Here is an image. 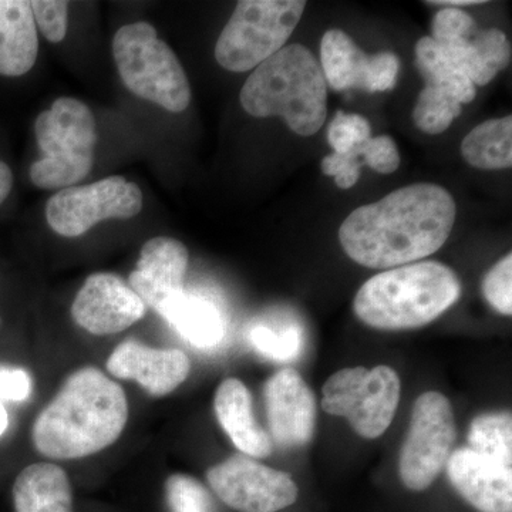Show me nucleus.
I'll return each instance as SVG.
<instances>
[{
    "label": "nucleus",
    "mask_w": 512,
    "mask_h": 512,
    "mask_svg": "<svg viewBox=\"0 0 512 512\" xmlns=\"http://www.w3.org/2000/svg\"><path fill=\"white\" fill-rule=\"evenodd\" d=\"M252 348L274 362H292L301 356L303 348L302 328L299 325H285L272 328L265 323H256L248 330Z\"/></svg>",
    "instance_id": "nucleus-26"
},
{
    "label": "nucleus",
    "mask_w": 512,
    "mask_h": 512,
    "mask_svg": "<svg viewBox=\"0 0 512 512\" xmlns=\"http://www.w3.org/2000/svg\"><path fill=\"white\" fill-rule=\"evenodd\" d=\"M456 436L450 400L440 392L421 394L414 403L409 433L400 451L399 473L404 487L427 490L446 467Z\"/></svg>",
    "instance_id": "nucleus-9"
},
{
    "label": "nucleus",
    "mask_w": 512,
    "mask_h": 512,
    "mask_svg": "<svg viewBox=\"0 0 512 512\" xmlns=\"http://www.w3.org/2000/svg\"><path fill=\"white\" fill-rule=\"evenodd\" d=\"M303 0H241L215 46V59L228 72L256 69L284 49L301 22Z\"/></svg>",
    "instance_id": "nucleus-7"
},
{
    "label": "nucleus",
    "mask_w": 512,
    "mask_h": 512,
    "mask_svg": "<svg viewBox=\"0 0 512 512\" xmlns=\"http://www.w3.org/2000/svg\"><path fill=\"white\" fill-rule=\"evenodd\" d=\"M369 138H372V127L359 114L338 111L329 124L328 141L335 153H348L353 148L362 146Z\"/></svg>",
    "instance_id": "nucleus-29"
},
{
    "label": "nucleus",
    "mask_w": 512,
    "mask_h": 512,
    "mask_svg": "<svg viewBox=\"0 0 512 512\" xmlns=\"http://www.w3.org/2000/svg\"><path fill=\"white\" fill-rule=\"evenodd\" d=\"M215 495L238 512H276L296 503L299 488L289 474L252 458L232 456L207 473Z\"/></svg>",
    "instance_id": "nucleus-11"
},
{
    "label": "nucleus",
    "mask_w": 512,
    "mask_h": 512,
    "mask_svg": "<svg viewBox=\"0 0 512 512\" xmlns=\"http://www.w3.org/2000/svg\"><path fill=\"white\" fill-rule=\"evenodd\" d=\"M239 100L249 116L284 117L293 133L309 137L325 124L328 84L311 50L291 45L256 67Z\"/></svg>",
    "instance_id": "nucleus-4"
},
{
    "label": "nucleus",
    "mask_w": 512,
    "mask_h": 512,
    "mask_svg": "<svg viewBox=\"0 0 512 512\" xmlns=\"http://www.w3.org/2000/svg\"><path fill=\"white\" fill-rule=\"evenodd\" d=\"M359 147L353 148L348 153L329 154L322 160V173L335 177L336 185L342 190L352 188L359 181L360 167H362V164L357 161L360 157Z\"/></svg>",
    "instance_id": "nucleus-35"
},
{
    "label": "nucleus",
    "mask_w": 512,
    "mask_h": 512,
    "mask_svg": "<svg viewBox=\"0 0 512 512\" xmlns=\"http://www.w3.org/2000/svg\"><path fill=\"white\" fill-rule=\"evenodd\" d=\"M483 293L487 302L501 315L512 313V255H505L488 271L483 281Z\"/></svg>",
    "instance_id": "nucleus-31"
},
{
    "label": "nucleus",
    "mask_w": 512,
    "mask_h": 512,
    "mask_svg": "<svg viewBox=\"0 0 512 512\" xmlns=\"http://www.w3.org/2000/svg\"><path fill=\"white\" fill-rule=\"evenodd\" d=\"M456 215V202L440 185H409L353 211L339 229V241L359 265L399 268L436 254Z\"/></svg>",
    "instance_id": "nucleus-1"
},
{
    "label": "nucleus",
    "mask_w": 512,
    "mask_h": 512,
    "mask_svg": "<svg viewBox=\"0 0 512 512\" xmlns=\"http://www.w3.org/2000/svg\"><path fill=\"white\" fill-rule=\"evenodd\" d=\"M456 272L427 261L387 269L356 293L353 308L365 325L379 330H410L429 325L460 299Z\"/></svg>",
    "instance_id": "nucleus-3"
},
{
    "label": "nucleus",
    "mask_w": 512,
    "mask_h": 512,
    "mask_svg": "<svg viewBox=\"0 0 512 512\" xmlns=\"http://www.w3.org/2000/svg\"><path fill=\"white\" fill-rule=\"evenodd\" d=\"M461 104L434 87L426 86L421 90L413 110L416 127L423 133H444L461 114Z\"/></svg>",
    "instance_id": "nucleus-27"
},
{
    "label": "nucleus",
    "mask_w": 512,
    "mask_h": 512,
    "mask_svg": "<svg viewBox=\"0 0 512 512\" xmlns=\"http://www.w3.org/2000/svg\"><path fill=\"white\" fill-rule=\"evenodd\" d=\"M39 39L30 2L0 0V74L23 76L35 66Z\"/></svg>",
    "instance_id": "nucleus-18"
},
{
    "label": "nucleus",
    "mask_w": 512,
    "mask_h": 512,
    "mask_svg": "<svg viewBox=\"0 0 512 512\" xmlns=\"http://www.w3.org/2000/svg\"><path fill=\"white\" fill-rule=\"evenodd\" d=\"M146 315V305L119 275L99 272L86 279L72 305V318L96 336L123 332Z\"/></svg>",
    "instance_id": "nucleus-12"
},
{
    "label": "nucleus",
    "mask_w": 512,
    "mask_h": 512,
    "mask_svg": "<svg viewBox=\"0 0 512 512\" xmlns=\"http://www.w3.org/2000/svg\"><path fill=\"white\" fill-rule=\"evenodd\" d=\"M13 174L10 168L5 163L0 161V204L8 198L10 191H12Z\"/></svg>",
    "instance_id": "nucleus-37"
},
{
    "label": "nucleus",
    "mask_w": 512,
    "mask_h": 512,
    "mask_svg": "<svg viewBox=\"0 0 512 512\" xmlns=\"http://www.w3.org/2000/svg\"><path fill=\"white\" fill-rule=\"evenodd\" d=\"M416 66L426 80V86L440 90L458 103H470L476 97L473 82L444 55L431 37H421L417 42Z\"/></svg>",
    "instance_id": "nucleus-24"
},
{
    "label": "nucleus",
    "mask_w": 512,
    "mask_h": 512,
    "mask_svg": "<svg viewBox=\"0 0 512 512\" xmlns=\"http://www.w3.org/2000/svg\"><path fill=\"white\" fill-rule=\"evenodd\" d=\"M264 397L272 443L296 448L312 440L316 427L315 396L298 372H276L265 384Z\"/></svg>",
    "instance_id": "nucleus-14"
},
{
    "label": "nucleus",
    "mask_w": 512,
    "mask_h": 512,
    "mask_svg": "<svg viewBox=\"0 0 512 512\" xmlns=\"http://www.w3.org/2000/svg\"><path fill=\"white\" fill-rule=\"evenodd\" d=\"M188 249L170 237L151 238L141 249L136 269L128 276V285L144 305L165 318L185 293Z\"/></svg>",
    "instance_id": "nucleus-13"
},
{
    "label": "nucleus",
    "mask_w": 512,
    "mask_h": 512,
    "mask_svg": "<svg viewBox=\"0 0 512 512\" xmlns=\"http://www.w3.org/2000/svg\"><path fill=\"white\" fill-rule=\"evenodd\" d=\"M447 476L458 494L480 512H512V467L464 447L448 458Z\"/></svg>",
    "instance_id": "nucleus-15"
},
{
    "label": "nucleus",
    "mask_w": 512,
    "mask_h": 512,
    "mask_svg": "<svg viewBox=\"0 0 512 512\" xmlns=\"http://www.w3.org/2000/svg\"><path fill=\"white\" fill-rule=\"evenodd\" d=\"M107 370L123 380H136L151 396H167L190 375L191 362L178 349L148 348L136 340H126L114 349Z\"/></svg>",
    "instance_id": "nucleus-16"
},
{
    "label": "nucleus",
    "mask_w": 512,
    "mask_h": 512,
    "mask_svg": "<svg viewBox=\"0 0 512 512\" xmlns=\"http://www.w3.org/2000/svg\"><path fill=\"white\" fill-rule=\"evenodd\" d=\"M400 394L402 382L392 367H348L326 380L322 407L348 419L363 439L375 440L392 424Z\"/></svg>",
    "instance_id": "nucleus-8"
},
{
    "label": "nucleus",
    "mask_w": 512,
    "mask_h": 512,
    "mask_svg": "<svg viewBox=\"0 0 512 512\" xmlns=\"http://www.w3.org/2000/svg\"><path fill=\"white\" fill-rule=\"evenodd\" d=\"M440 49L476 87L490 83L511 62V45L500 29H477L463 42Z\"/></svg>",
    "instance_id": "nucleus-20"
},
{
    "label": "nucleus",
    "mask_w": 512,
    "mask_h": 512,
    "mask_svg": "<svg viewBox=\"0 0 512 512\" xmlns=\"http://www.w3.org/2000/svg\"><path fill=\"white\" fill-rule=\"evenodd\" d=\"M477 29L476 20L464 10L444 8L434 16L431 23V39L441 47L450 46L467 39L476 33Z\"/></svg>",
    "instance_id": "nucleus-30"
},
{
    "label": "nucleus",
    "mask_w": 512,
    "mask_h": 512,
    "mask_svg": "<svg viewBox=\"0 0 512 512\" xmlns=\"http://www.w3.org/2000/svg\"><path fill=\"white\" fill-rule=\"evenodd\" d=\"M320 60L326 84L333 90H363L369 56L348 33L340 29L328 30L320 43Z\"/></svg>",
    "instance_id": "nucleus-21"
},
{
    "label": "nucleus",
    "mask_w": 512,
    "mask_h": 512,
    "mask_svg": "<svg viewBox=\"0 0 512 512\" xmlns=\"http://www.w3.org/2000/svg\"><path fill=\"white\" fill-rule=\"evenodd\" d=\"M33 18L49 42H62L69 23V2L63 0H35L30 2Z\"/></svg>",
    "instance_id": "nucleus-32"
},
{
    "label": "nucleus",
    "mask_w": 512,
    "mask_h": 512,
    "mask_svg": "<svg viewBox=\"0 0 512 512\" xmlns=\"http://www.w3.org/2000/svg\"><path fill=\"white\" fill-rule=\"evenodd\" d=\"M471 450L512 467L511 412H493L477 416L468 430Z\"/></svg>",
    "instance_id": "nucleus-25"
},
{
    "label": "nucleus",
    "mask_w": 512,
    "mask_h": 512,
    "mask_svg": "<svg viewBox=\"0 0 512 512\" xmlns=\"http://www.w3.org/2000/svg\"><path fill=\"white\" fill-rule=\"evenodd\" d=\"M113 55L121 80L131 93L170 113H183L191 103V87L180 60L157 30L136 22L117 30Z\"/></svg>",
    "instance_id": "nucleus-6"
},
{
    "label": "nucleus",
    "mask_w": 512,
    "mask_h": 512,
    "mask_svg": "<svg viewBox=\"0 0 512 512\" xmlns=\"http://www.w3.org/2000/svg\"><path fill=\"white\" fill-rule=\"evenodd\" d=\"M165 320L195 348H217L225 336V320L218 306L202 296H181Z\"/></svg>",
    "instance_id": "nucleus-22"
},
{
    "label": "nucleus",
    "mask_w": 512,
    "mask_h": 512,
    "mask_svg": "<svg viewBox=\"0 0 512 512\" xmlns=\"http://www.w3.org/2000/svg\"><path fill=\"white\" fill-rule=\"evenodd\" d=\"M128 420L126 393L96 367L74 372L36 417L32 439L42 456L74 460L116 443Z\"/></svg>",
    "instance_id": "nucleus-2"
},
{
    "label": "nucleus",
    "mask_w": 512,
    "mask_h": 512,
    "mask_svg": "<svg viewBox=\"0 0 512 512\" xmlns=\"http://www.w3.org/2000/svg\"><path fill=\"white\" fill-rule=\"evenodd\" d=\"M16 512H74L69 477L52 463L28 466L13 484Z\"/></svg>",
    "instance_id": "nucleus-19"
},
{
    "label": "nucleus",
    "mask_w": 512,
    "mask_h": 512,
    "mask_svg": "<svg viewBox=\"0 0 512 512\" xmlns=\"http://www.w3.org/2000/svg\"><path fill=\"white\" fill-rule=\"evenodd\" d=\"M36 138L45 154L30 167V180L42 190L69 188L92 171L96 120L83 101L60 97L37 117Z\"/></svg>",
    "instance_id": "nucleus-5"
},
{
    "label": "nucleus",
    "mask_w": 512,
    "mask_h": 512,
    "mask_svg": "<svg viewBox=\"0 0 512 512\" xmlns=\"http://www.w3.org/2000/svg\"><path fill=\"white\" fill-rule=\"evenodd\" d=\"M429 5H436V6H447V8H456L458 9V6H474V5H481V3H484V0H436V2H427Z\"/></svg>",
    "instance_id": "nucleus-38"
},
{
    "label": "nucleus",
    "mask_w": 512,
    "mask_h": 512,
    "mask_svg": "<svg viewBox=\"0 0 512 512\" xmlns=\"http://www.w3.org/2000/svg\"><path fill=\"white\" fill-rule=\"evenodd\" d=\"M143 208V192L121 175L97 183L63 188L46 204L49 227L64 238L86 234L106 220H128Z\"/></svg>",
    "instance_id": "nucleus-10"
},
{
    "label": "nucleus",
    "mask_w": 512,
    "mask_h": 512,
    "mask_svg": "<svg viewBox=\"0 0 512 512\" xmlns=\"http://www.w3.org/2000/svg\"><path fill=\"white\" fill-rule=\"evenodd\" d=\"M468 164L480 170H504L512 165V117L484 121L461 144Z\"/></svg>",
    "instance_id": "nucleus-23"
},
{
    "label": "nucleus",
    "mask_w": 512,
    "mask_h": 512,
    "mask_svg": "<svg viewBox=\"0 0 512 512\" xmlns=\"http://www.w3.org/2000/svg\"><path fill=\"white\" fill-rule=\"evenodd\" d=\"M359 154L372 170L380 174H392L402 163L396 143L389 136L369 138L359 147Z\"/></svg>",
    "instance_id": "nucleus-33"
},
{
    "label": "nucleus",
    "mask_w": 512,
    "mask_h": 512,
    "mask_svg": "<svg viewBox=\"0 0 512 512\" xmlns=\"http://www.w3.org/2000/svg\"><path fill=\"white\" fill-rule=\"evenodd\" d=\"M399 70V57L392 52L376 53V55L369 56L363 90L369 93L392 90L396 86Z\"/></svg>",
    "instance_id": "nucleus-34"
},
{
    "label": "nucleus",
    "mask_w": 512,
    "mask_h": 512,
    "mask_svg": "<svg viewBox=\"0 0 512 512\" xmlns=\"http://www.w3.org/2000/svg\"><path fill=\"white\" fill-rule=\"evenodd\" d=\"M32 392V379L25 369L0 366V400L23 402Z\"/></svg>",
    "instance_id": "nucleus-36"
},
{
    "label": "nucleus",
    "mask_w": 512,
    "mask_h": 512,
    "mask_svg": "<svg viewBox=\"0 0 512 512\" xmlns=\"http://www.w3.org/2000/svg\"><path fill=\"white\" fill-rule=\"evenodd\" d=\"M214 410L234 446L247 456L265 458L274 451L271 436L258 423L252 396L241 380L225 379L215 393Z\"/></svg>",
    "instance_id": "nucleus-17"
},
{
    "label": "nucleus",
    "mask_w": 512,
    "mask_h": 512,
    "mask_svg": "<svg viewBox=\"0 0 512 512\" xmlns=\"http://www.w3.org/2000/svg\"><path fill=\"white\" fill-rule=\"evenodd\" d=\"M9 426L8 412H6L5 406H3L2 400H0V436L5 433Z\"/></svg>",
    "instance_id": "nucleus-39"
},
{
    "label": "nucleus",
    "mask_w": 512,
    "mask_h": 512,
    "mask_svg": "<svg viewBox=\"0 0 512 512\" xmlns=\"http://www.w3.org/2000/svg\"><path fill=\"white\" fill-rule=\"evenodd\" d=\"M165 500L170 512H215L207 488L183 474H174L165 481Z\"/></svg>",
    "instance_id": "nucleus-28"
}]
</instances>
